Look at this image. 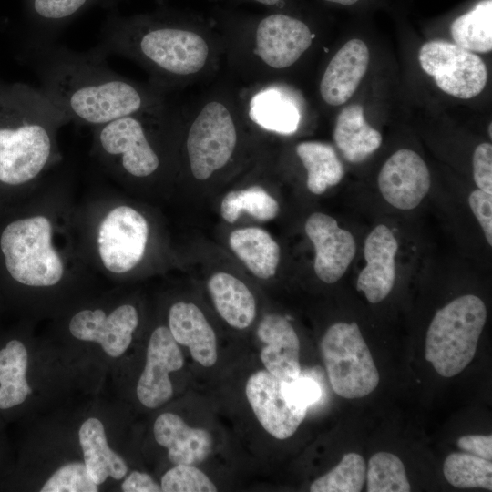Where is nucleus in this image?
Returning a JSON list of instances; mask_svg holds the SVG:
<instances>
[{
    "label": "nucleus",
    "mask_w": 492,
    "mask_h": 492,
    "mask_svg": "<svg viewBox=\"0 0 492 492\" xmlns=\"http://www.w3.org/2000/svg\"><path fill=\"white\" fill-rule=\"evenodd\" d=\"M77 202L66 177L48 175L26 199L0 212V293L17 298L87 278Z\"/></svg>",
    "instance_id": "nucleus-1"
},
{
    "label": "nucleus",
    "mask_w": 492,
    "mask_h": 492,
    "mask_svg": "<svg viewBox=\"0 0 492 492\" xmlns=\"http://www.w3.org/2000/svg\"><path fill=\"white\" fill-rule=\"evenodd\" d=\"M97 45L108 56L140 66L149 82L167 94L210 77L225 54L224 39L211 18L163 5L133 15L110 12Z\"/></svg>",
    "instance_id": "nucleus-2"
},
{
    "label": "nucleus",
    "mask_w": 492,
    "mask_h": 492,
    "mask_svg": "<svg viewBox=\"0 0 492 492\" xmlns=\"http://www.w3.org/2000/svg\"><path fill=\"white\" fill-rule=\"evenodd\" d=\"M98 46L76 51L26 37L19 60L36 74L41 92L70 122L91 128L167 103L168 94L115 72Z\"/></svg>",
    "instance_id": "nucleus-3"
},
{
    "label": "nucleus",
    "mask_w": 492,
    "mask_h": 492,
    "mask_svg": "<svg viewBox=\"0 0 492 492\" xmlns=\"http://www.w3.org/2000/svg\"><path fill=\"white\" fill-rule=\"evenodd\" d=\"M69 122L39 88L0 78V212L61 162L58 131Z\"/></svg>",
    "instance_id": "nucleus-4"
},
{
    "label": "nucleus",
    "mask_w": 492,
    "mask_h": 492,
    "mask_svg": "<svg viewBox=\"0 0 492 492\" xmlns=\"http://www.w3.org/2000/svg\"><path fill=\"white\" fill-rule=\"evenodd\" d=\"M211 18L231 63L247 77L260 81L293 66L314 38L309 24L290 8L261 15L217 9Z\"/></svg>",
    "instance_id": "nucleus-5"
},
{
    "label": "nucleus",
    "mask_w": 492,
    "mask_h": 492,
    "mask_svg": "<svg viewBox=\"0 0 492 492\" xmlns=\"http://www.w3.org/2000/svg\"><path fill=\"white\" fill-rule=\"evenodd\" d=\"M77 203L79 239L94 272L109 278L129 274L147 253L150 227L145 215L103 187Z\"/></svg>",
    "instance_id": "nucleus-6"
},
{
    "label": "nucleus",
    "mask_w": 492,
    "mask_h": 492,
    "mask_svg": "<svg viewBox=\"0 0 492 492\" xmlns=\"http://www.w3.org/2000/svg\"><path fill=\"white\" fill-rule=\"evenodd\" d=\"M176 106L164 105L91 128V156L114 182L146 180L159 173V138L174 124Z\"/></svg>",
    "instance_id": "nucleus-7"
},
{
    "label": "nucleus",
    "mask_w": 492,
    "mask_h": 492,
    "mask_svg": "<svg viewBox=\"0 0 492 492\" xmlns=\"http://www.w3.org/2000/svg\"><path fill=\"white\" fill-rule=\"evenodd\" d=\"M232 90H211L188 107H178L186 125L185 152L191 175L206 180L231 160L247 108Z\"/></svg>",
    "instance_id": "nucleus-8"
},
{
    "label": "nucleus",
    "mask_w": 492,
    "mask_h": 492,
    "mask_svg": "<svg viewBox=\"0 0 492 492\" xmlns=\"http://www.w3.org/2000/svg\"><path fill=\"white\" fill-rule=\"evenodd\" d=\"M487 315L484 302L474 294L457 297L436 313L426 333L425 356L438 374L453 377L469 364Z\"/></svg>",
    "instance_id": "nucleus-9"
},
{
    "label": "nucleus",
    "mask_w": 492,
    "mask_h": 492,
    "mask_svg": "<svg viewBox=\"0 0 492 492\" xmlns=\"http://www.w3.org/2000/svg\"><path fill=\"white\" fill-rule=\"evenodd\" d=\"M320 349L331 386L339 396L362 398L377 387L379 373L356 323L331 325Z\"/></svg>",
    "instance_id": "nucleus-10"
},
{
    "label": "nucleus",
    "mask_w": 492,
    "mask_h": 492,
    "mask_svg": "<svg viewBox=\"0 0 492 492\" xmlns=\"http://www.w3.org/2000/svg\"><path fill=\"white\" fill-rule=\"evenodd\" d=\"M422 69L433 77L445 93L468 99L480 94L487 82V69L474 52L445 41L424 44L418 55Z\"/></svg>",
    "instance_id": "nucleus-11"
},
{
    "label": "nucleus",
    "mask_w": 492,
    "mask_h": 492,
    "mask_svg": "<svg viewBox=\"0 0 492 492\" xmlns=\"http://www.w3.org/2000/svg\"><path fill=\"white\" fill-rule=\"evenodd\" d=\"M138 321V313L130 303L118 304L109 312L84 308L70 317L68 331L74 338L97 343L108 355L118 357L129 347Z\"/></svg>",
    "instance_id": "nucleus-12"
},
{
    "label": "nucleus",
    "mask_w": 492,
    "mask_h": 492,
    "mask_svg": "<svg viewBox=\"0 0 492 492\" xmlns=\"http://www.w3.org/2000/svg\"><path fill=\"white\" fill-rule=\"evenodd\" d=\"M282 381L267 370H259L247 380V400L261 425L272 436L291 437L305 418L307 408L288 402L282 392Z\"/></svg>",
    "instance_id": "nucleus-13"
},
{
    "label": "nucleus",
    "mask_w": 492,
    "mask_h": 492,
    "mask_svg": "<svg viewBox=\"0 0 492 492\" xmlns=\"http://www.w3.org/2000/svg\"><path fill=\"white\" fill-rule=\"evenodd\" d=\"M184 357L169 327L158 326L151 333L145 367L137 384V396L148 408L168 402L172 395L169 373L183 367Z\"/></svg>",
    "instance_id": "nucleus-14"
},
{
    "label": "nucleus",
    "mask_w": 492,
    "mask_h": 492,
    "mask_svg": "<svg viewBox=\"0 0 492 492\" xmlns=\"http://www.w3.org/2000/svg\"><path fill=\"white\" fill-rule=\"evenodd\" d=\"M377 183L384 199L399 210L416 208L427 194L431 180L425 162L414 150L402 149L384 162Z\"/></svg>",
    "instance_id": "nucleus-15"
},
{
    "label": "nucleus",
    "mask_w": 492,
    "mask_h": 492,
    "mask_svg": "<svg viewBox=\"0 0 492 492\" xmlns=\"http://www.w3.org/2000/svg\"><path fill=\"white\" fill-rule=\"evenodd\" d=\"M305 232L315 249L314 272L326 283L339 281L356 252L354 236L339 227L332 216L314 212L305 222Z\"/></svg>",
    "instance_id": "nucleus-16"
},
{
    "label": "nucleus",
    "mask_w": 492,
    "mask_h": 492,
    "mask_svg": "<svg viewBox=\"0 0 492 492\" xmlns=\"http://www.w3.org/2000/svg\"><path fill=\"white\" fill-rule=\"evenodd\" d=\"M397 240L384 224L374 227L364 245L366 265L360 272L356 288L371 303H378L392 291L395 280Z\"/></svg>",
    "instance_id": "nucleus-17"
},
{
    "label": "nucleus",
    "mask_w": 492,
    "mask_h": 492,
    "mask_svg": "<svg viewBox=\"0 0 492 492\" xmlns=\"http://www.w3.org/2000/svg\"><path fill=\"white\" fill-rule=\"evenodd\" d=\"M127 0H22L26 37L39 40L53 39L74 19L84 12L98 7L110 12ZM163 5L166 0H155Z\"/></svg>",
    "instance_id": "nucleus-18"
},
{
    "label": "nucleus",
    "mask_w": 492,
    "mask_h": 492,
    "mask_svg": "<svg viewBox=\"0 0 492 492\" xmlns=\"http://www.w3.org/2000/svg\"><path fill=\"white\" fill-rule=\"evenodd\" d=\"M263 346L260 358L265 370L282 382L301 376L300 341L292 324L275 313L265 315L257 328Z\"/></svg>",
    "instance_id": "nucleus-19"
},
{
    "label": "nucleus",
    "mask_w": 492,
    "mask_h": 492,
    "mask_svg": "<svg viewBox=\"0 0 492 492\" xmlns=\"http://www.w3.org/2000/svg\"><path fill=\"white\" fill-rule=\"evenodd\" d=\"M369 60V49L364 41H347L329 61L321 77L319 92L323 100L330 106L346 103L364 77Z\"/></svg>",
    "instance_id": "nucleus-20"
},
{
    "label": "nucleus",
    "mask_w": 492,
    "mask_h": 492,
    "mask_svg": "<svg viewBox=\"0 0 492 492\" xmlns=\"http://www.w3.org/2000/svg\"><path fill=\"white\" fill-rule=\"evenodd\" d=\"M153 434L157 443L168 449V457L173 465H199L212 450V438L206 429L191 427L173 413H163L157 417Z\"/></svg>",
    "instance_id": "nucleus-21"
},
{
    "label": "nucleus",
    "mask_w": 492,
    "mask_h": 492,
    "mask_svg": "<svg viewBox=\"0 0 492 492\" xmlns=\"http://www.w3.org/2000/svg\"><path fill=\"white\" fill-rule=\"evenodd\" d=\"M168 327L175 341L189 348L193 360L204 367L215 364L218 358L216 334L197 305L185 302L172 304Z\"/></svg>",
    "instance_id": "nucleus-22"
},
{
    "label": "nucleus",
    "mask_w": 492,
    "mask_h": 492,
    "mask_svg": "<svg viewBox=\"0 0 492 492\" xmlns=\"http://www.w3.org/2000/svg\"><path fill=\"white\" fill-rule=\"evenodd\" d=\"M87 470L98 486L108 477L123 478L128 472L124 459L112 450L107 441L102 422L90 417L83 422L78 431Z\"/></svg>",
    "instance_id": "nucleus-23"
},
{
    "label": "nucleus",
    "mask_w": 492,
    "mask_h": 492,
    "mask_svg": "<svg viewBox=\"0 0 492 492\" xmlns=\"http://www.w3.org/2000/svg\"><path fill=\"white\" fill-rule=\"evenodd\" d=\"M333 139L344 159L352 163L364 160L382 143L380 132L367 123L360 104H352L341 110L336 118Z\"/></svg>",
    "instance_id": "nucleus-24"
},
{
    "label": "nucleus",
    "mask_w": 492,
    "mask_h": 492,
    "mask_svg": "<svg viewBox=\"0 0 492 492\" xmlns=\"http://www.w3.org/2000/svg\"><path fill=\"white\" fill-rule=\"evenodd\" d=\"M208 289L220 315L231 326L245 329L256 315L254 296L239 279L227 272H217L208 282Z\"/></svg>",
    "instance_id": "nucleus-25"
},
{
    "label": "nucleus",
    "mask_w": 492,
    "mask_h": 492,
    "mask_svg": "<svg viewBox=\"0 0 492 492\" xmlns=\"http://www.w3.org/2000/svg\"><path fill=\"white\" fill-rule=\"evenodd\" d=\"M234 253L258 278L272 277L280 261V247L263 229L247 227L232 231L229 239Z\"/></svg>",
    "instance_id": "nucleus-26"
},
{
    "label": "nucleus",
    "mask_w": 492,
    "mask_h": 492,
    "mask_svg": "<svg viewBox=\"0 0 492 492\" xmlns=\"http://www.w3.org/2000/svg\"><path fill=\"white\" fill-rule=\"evenodd\" d=\"M28 353L18 338H11L0 348V410L21 405L31 393L27 382Z\"/></svg>",
    "instance_id": "nucleus-27"
},
{
    "label": "nucleus",
    "mask_w": 492,
    "mask_h": 492,
    "mask_svg": "<svg viewBox=\"0 0 492 492\" xmlns=\"http://www.w3.org/2000/svg\"><path fill=\"white\" fill-rule=\"evenodd\" d=\"M247 112L252 122L280 134H292L298 128L300 111L294 101L280 89L260 90Z\"/></svg>",
    "instance_id": "nucleus-28"
},
{
    "label": "nucleus",
    "mask_w": 492,
    "mask_h": 492,
    "mask_svg": "<svg viewBox=\"0 0 492 492\" xmlns=\"http://www.w3.org/2000/svg\"><path fill=\"white\" fill-rule=\"evenodd\" d=\"M296 154L307 171L308 190L321 195L343 178L344 169L334 149L319 141H304L296 146Z\"/></svg>",
    "instance_id": "nucleus-29"
},
{
    "label": "nucleus",
    "mask_w": 492,
    "mask_h": 492,
    "mask_svg": "<svg viewBox=\"0 0 492 492\" xmlns=\"http://www.w3.org/2000/svg\"><path fill=\"white\" fill-rule=\"evenodd\" d=\"M450 33L456 43L471 52L492 49V0H479L468 11L455 18Z\"/></svg>",
    "instance_id": "nucleus-30"
},
{
    "label": "nucleus",
    "mask_w": 492,
    "mask_h": 492,
    "mask_svg": "<svg viewBox=\"0 0 492 492\" xmlns=\"http://www.w3.org/2000/svg\"><path fill=\"white\" fill-rule=\"evenodd\" d=\"M242 211L249 212L259 220L268 221L277 216L279 204L259 186L227 193L220 205L222 218L227 222L233 223Z\"/></svg>",
    "instance_id": "nucleus-31"
},
{
    "label": "nucleus",
    "mask_w": 492,
    "mask_h": 492,
    "mask_svg": "<svg viewBox=\"0 0 492 492\" xmlns=\"http://www.w3.org/2000/svg\"><path fill=\"white\" fill-rule=\"evenodd\" d=\"M446 479L459 488L492 490V463L469 453H452L443 466Z\"/></svg>",
    "instance_id": "nucleus-32"
},
{
    "label": "nucleus",
    "mask_w": 492,
    "mask_h": 492,
    "mask_svg": "<svg viewBox=\"0 0 492 492\" xmlns=\"http://www.w3.org/2000/svg\"><path fill=\"white\" fill-rule=\"evenodd\" d=\"M365 478L366 465L364 457L350 452L331 471L315 479L310 486V491L359 492L364 487Z\"/></svg>",
    "instance_id": "nucleus-33"
},
{
    "label": "nucleus",
    "mask_w": 492,
    "mask_h": 492,
    "mask_svg": "<svg viewBox=\"0 0 492 492\" xmlns=\"http://www.w3.org/2000/svg\"><path fill=\"white\" fill-rule=\"evenodd\" d=\"M368 492H409L405 466L401 459L389 452H377L369 460L366 471Z\"/></svg>",
    "instance_id": "nucleus-34"
},
{
    "label": "nucleus",
    "mask_w": 492,
    "mask_h": 492,
    "mask_svg": "<svg viewBox=\"0 0 492 492\" xmlns=\"http://www.w3.org/2000/svg\"><path fill=\"white\" fill-rule=\"evenodd\" d=\"M98 485L89 476L84 463L71 462L60 466L46 481L41 492H97Z\"/></svg>",
    "instance_id": "nucleus-35"
},
{
    "label": "nucleus",
    "mask_w": 492,
    "mask_h": 492,
    "mask_svg": "<svg viewBox=\"0 0 492 492\" xmlns=\"http://www.w3.org/2000/svg\"><path fill=\"white\" fill-rule=\"evenodd\" d=\"M164 492H215L216 486L205 473L192 465H175L161 477Z\"/></svg>",
    "instance_id": "nucleus-36"
},
{
    "label": "nucleus",
    "mask_w": 492,
    "mask_h": 492,
    "mask_svg": "<svg viewBox=\"0 0 492 492\" xmlns=\"http://www.w3.org/2000/svg\"><path fill=\"white\" fill-rule=\"evenodd\" d=\"M282 392L288 402L299 406L308 407L321 397L318 384L313 379L301 376L289 383L283 382Z\"/></svg>",
    "instance_id": "nucleus-37"
},
{
    "label": "nucleus",
    "mask_w": 492,
    "mask_h": 492,
    "mask_svg": "<svg viewBox=\"0 0 492 492\" xmlns=\"http://www.w3.org/2000/svg\"><path fill=\"white\" fill-rule=\"evenodd\" d=\"M473 179L477 188L492 194V145L479 144L473 153Z\"/></svg>",
    "instance_id": "nucleus-38"
},
{
    "label": "nucleus",
    "mask_w": 492,
    "mask_h": 492,
    "mask_svg": "<svg viewBox=\"0 0 492 492\" xmlns=\"http://www.w3.org/2000/svg\"><path fill=\"white\" fill-rule=\"evenodd\" d=\"M468 203L483 230L487 243L492 245V194L479 189L475 190L468 196Z\"/></svg>",
    "instance_id": "nucleus-39"
},
{
    "label": "nucleus",
    "mask_w": 492,
    "mask_h": 492,
    "mask_svg": "<svg viewBox=\"0 0 492 492\" xmlns=\"http://www.w3.org/2000/svg\"><path fill=\"white\" fill-rule=\"evenodd\" d=\"M457 446L469 454L492 461V436L484 435H467L459 437Z\"/></svg>",
    "instance_id": "nucleus-40"
},
{
    "label": "nucleus",
    "mask_w": 492,
    "mask_h": 492,
    "mask_svg": "<svg viewBox=\"0 0 492 492\" xmlns=\"http://www.w3.org/2000/svg\"><path fill=\"white\" fill-rule=\"evenodd\" d=\"M125 492H159L161 487L148 474L133 471L121 484Z\"/></svg>",
    "instance_id": "nucleus-41"
},
{
    "label": "nucleus",
    "mask_w": 492,
    "mask_h": 492,
    "mask_svg": "<svg viewBox=\"0 0 492 492\" xmlns=\"http://www.w3.org/2000/svg\"><path fill=\"white\" fill-rule=\"evenodd\" d=\"M224 1V0H223ZM231 4L251 3L266 7L268 10L285 9L290 7L292 0H228Z\"/></svg>",
    "instance_id": "nucleus-42"
},
{
    "label": "nucleus",
    "mask_w": 492,
    "mask_h": 492,
    "mask_svg": "<svg viewBox=\"0 0 492 492\" xmlns=\"http://www.w3.org/2000/svg\"><path fill=\"white\" fill-rule=\"evenodd\" d=\"M324 3L337 5L342 6H352L358 4L361 0H322Z\"/></svg>",
    "instance_id": "nucleus-43"
},
{
    "label": "nucleus",
    "mask_w": 492,
    "mask_h": 492,
    "mask_svg": "<svg viewBox=\"0 0 492 492\" xmlns=\"http://www.w3.org/2000/svg\"><path fill=\"white\" fill-rule=\"evenodd\" d=\"M487 131H488L489 138H492V125H491V123L488 126Z\"/></svg>",
    "instance_id": "nucleus-44"
},
{
    "label": "nucleus",
    "mask_w": 492,
    "mask_h": 492,
    "mask_svg": "<svg viewBox=\"0 0 492 492\" xmlns=\"http://www.w3.org/2000/svg\"><path fill=\"white\" fill-rule=\"evenodd\" d=\"M209 1H211V2H220V1H223V0H209Z\"/></svg>",
    "instance_id": "nucleus-45"
}]
</instances>
